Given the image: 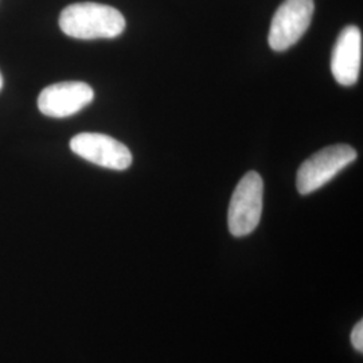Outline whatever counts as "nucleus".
I'll return each instance as SVG.
<instances>
[{
	"mask_svg": "<svg viewBox=\"0 0 363 363\" xmlns=\"http://www.w3.org/2000/svg\"><path fill=\"white\" fill-rule=\"evenodd\" d=\"M125 18L116 9L100 3H74L60 15V27L70 38L112 39L125 30Z\"/></svg>",
	"mask_w": 363,
	"mask_h": 363,
	"instance_id": "f257e3e1",
	"label": "nucleus"
},
{
	"mask_svg": "<svg viewBox=\"0 0 363 363\" xmlns=\"http://www.w3.org/2000/svg\"><path fill=\"white\" fill-rule=\"evenodd\" d=\"M264 182L256 171H249L238 182L228 210V226L234 237H245L256 230L262 214Z\"/></svg>",
	"mask_w": 363,
	"mask_h": 363,
	"instance_id": "f03ea898",
	"label": "nucleus"
},
{
	"mask_svg": "<svg viewBox=\"0 0 363 363\" xmlns=\"http://www.w3.org/2000/svg\"><path fill=\"white\" fill-rule=\"evenodd\" d=\"M357 159V151L347 144L325 147L308 157L298 171L296 187L301 195H308L323 187Z\"/></svg>",
	"mask_w": 363,
	"mask_h": 363,
	"instance_id": "7ed1b4c3",
	"label": "nucleus"
},
{
	"mask_svg": "<svg viewBox=\"0 0 363 363\" xmlns=\"http://www.w3.org/2000/svg\"><path fill=\"white\" fill-rule=\"evenodd\" d=\"M313 0H284L273 15L268 42L274 52H286L298 43L311 25Z\"/></svg>",
	"mask_w": 363,
	"mask_h": 363,
	"instance_id": "20e7f679",
	"label": "nucleus"
},
{
	"mask_svg": "<svg viewBox=\"0 0 363 363\" xmlns=\"http://www.w3.org/2000/svg\"><path fill=\"white\" fill-rule=\"evenodd\" d=\"M70 150L79 157L104 169L124 171L132 164L128 147L104 133H78L70 140Z\"/></svg>",
	"mask_w": 363,
	"mask_h": 363,
	"instance_id": "39448f33",
	"label": "nucleus"
},
{
	"mask_svg": "<svg viewBox=\"0 0 363 363\" xmlns=\"http://www.w3.org/2000/svg\"><path fill=\"white\" fill-rule=\"evenodd\" d=\"M94 91L91 85L81 81L52 84L40 91L38 108L45 116L64 118L73 116L91 104Z\"/></svg>",
	"mask_w": 363,
	"mask_h": 363,
	"instance_id": "423d86ee",
	"label": "nucleus"
},
{
	"mask_svg": "<svg viewBox=\"0 0 363 363\" xmlns=\"http://www.w3.org/2000/svg\"><path fill=\"white\" fill-rule=\"evenodd\" d=\"M362 31L357 26L345 27L337 39L331 57V72L337 84L354 85L362 66Z\"/></svg>",
	"mask_w": 363,
	"mask_h": 363,
	"instance_id": "0eeeda50",
	"label": "nucleus"
},
{
	"mask_svg": "<svg viewBox=\"0 0 363 363\" xmlns=\"http://www.w3.org/2000/svg\"><path fill=\"white\" fill-rule=\"evenodd\" d=\"M351 343L352 347L359 352L363 351V322L359 320L357 325H354L351 331Z\"/></svg>",
	"mask_w": 363,
	"mask_h": 363,
	"instance_id": "6e6552de",
	"label": "nucleus"
},
{
	"mask_svg": "<svg viewBox=\"0 0 363 363\" xmlns=\"http://www.w3.org/2000/svg\"><path fill=\"white\" fill-rule=\"evenodd\" d=\"M1 88H3V76L0 73V91H1Z\"/></svg>",
	"mask_w": 363,
	"mask_h": 363,
	"instance_id": "1a4fd4ad",
	"label": "nucleus"
}]
</instances>
